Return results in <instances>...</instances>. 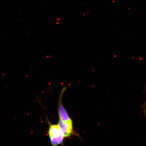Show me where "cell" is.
I'll return each mask as SVG.
<instances>
[{
	"label": "cell",
	"instance_id": "cell-1",
	"mask_svg": "<svg viewBox=\"0 0 146 146\" xmlns=\"http://www.w3.org/2000/svg\"><path fill=\"white\" fill-rule=\"evenodd\" d=\"M49 124L48 134L51 143L52 145L57 146L62 145L64 139L62 132L58 124H52L48 121Z\"/></svg>",
	"mask_w": 146,
	"mask_h": 146
},
{
	"label": "cell",
	"instance_id": "cell-2",
	"mask_svg": "<svg viewBox=\"0 0 146 146\" xmlns=\"http://www.w3.org/2000/svg\"><path fill=\"white\" fill-rule=\"evenodd\" d=\"M58 125L61 128L65 138H69L73 135H76L73 128V121H64L59 119Z\"/></svg>",
	"mask_w": 146,
	"mask_h": 146
},
{
	"label": "cell",
	"instance_id": "cell-3",
	"mask_svg": "<svg viewBox=\"0 0 146 146\" xmlns=\"http://www.w3.org/2000/svg\"><path fill=\"white\" fill-rule=\"evenodd\" d=\"M66 90L65 88H64L61 93L60 96V98L59 102L58 111L59 114V119L64 121H72V119L69 117L68 112L63 107L62 104V98L63 93Z\"/></svg>",
	"mask_w": 146,
	"mask_h": 146
},
{
	"label": "cell",
	"instance_id": "cell-4",
	"mask_svg": "<svg viewBox=\"0 0 146 146\" xmlns=\"http://www.w3.org/2000/svg\"><path fill=\"white\" fill-rule=\"evenodd\" d=\"M144 113H145L146 120V107H145V112H144Z\"/></svg>",
	"mask_w": 146,
	"mask_h": 146
},
{
	"label": "cell",
	"instance_id": "cell-5",
	"mask_svg": "<svg viewBox=\"0 0 146 146\" xmlns=\"http://www.w3.org/2000/svg\"><path fill=\"white\" fill-rule=\"evenodd\" d=\"M146 107V102L145 103V104H144V105L143 106V107Z\"/></svg>",
	"mask_w": 146,
	"mask_h": 146
}]
</instances>
